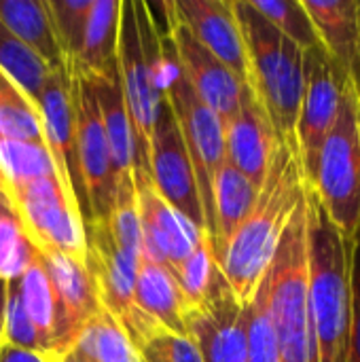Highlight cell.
<instances>
[{
	"mask_svg": "<svg viewBox=\"0 0 360 362\" xmlns=\"http://www.w3.org/2000/svg\"><path fill=\"white\" fill-rule=\"evenodd\" d=\"M55 174L53 161L42 144L0 142V185H17L38 176Z\"/></svg>",
	"mask_w": 360,
	"mask_h": 362,
	"instance_id": "33",
	"label": "cell"
},
{
	"mask_svg": "<svg viewBox=\"0 0 360 362\" xmlns=\"http://www.w3.org/2000/svg\"><path fill=\"white\" fill-rule=\"evenodd\" d=\"M117 70L134 134V172L149 174L151 136L163 100V45L149 2H121Z\"/></svg>",
	"mask_w": 360,
	"mask_h": 362,
	"instance_id": "3",
	"label": "cell"
},
{
	"mask_svg": "<svg viewBox=\"0 0 360 362\" xmlns=\"http://www.w3.org/2000/svg\"><path fill=\"white\" fill-rule=\"evenodd\" d=\"M187 325L204 362H248L244 305L225 278L204 303L189 312Z\"/></svg>",
	"mask_w": 360,
	"mask_h": 362,
	"instance_id": "16",
	"label": "cell"
},
{
	"mask_svg": "<svg viewBox=\"0 0 360 362\" xmlns=\"http://www.w3.org/2000/svg\"><path fill=\"white\" fill-rule=\"evenodd\" d=\"M134 185L142 229V255L170 272H176L193 252L195 244L208 235L161 199L149 174L134 172Z\"/></svg>",
	"mask_w": 360,
	"mask_h": 362,
	"instance_id": "15",
	"label": "cell"
},
{
	"mask_svg": "<svg viewBox=\"0 0 360 362\" xmlns=\"http://www.w3.org/2000/svg\"><path fill=\"white\" fill-rule=\"evenodd\" d=\"M2 191L11 199L21 229L38 255H62L85 265L83 218L55 174L8 185Z\"/></svg>",
	"mask_w": 360,
	"mask_h": 362,
	"instance_id": "8",
	"label": "cell"
},
{
	"mask_svg": "<svg viewBox=\"0 0 360 362\" xmlns=\"http://www.w3.org/2000/svg\"><path fill=\"white\" fill-rule=\"evenodd\" d=\"M0 142L42 144V119L38 104L0 68Z\"/></svg>",
	"mask_w": 360,
	"mask_h": 362,
	"instance_id": "27",
	"label": "cell"
},
{
	"mask_svg": "<svg viewBox=\"0 0 360 362\" xmlns=\"http://www.w3.org/2000/svg\"><path fill=\"white\" fill-rule=\"evenodd\" d=\"M233 11L246 47V85L263 104L278 138L297 148L295 129L303 95L306 51L280 34L250 0H233Z\"/></svg>",
	"mask_w": 360,
	"mask_h": 362,
	"instance_id": "4",
	"label": "cell"
},
{
	"mask_svg": "<svg viewBox=\"0 0 360 362\" xmlns=\"http://www.w3.org/2000/svg\"><path fill=\"white\" fill-rule=\"evenodd\" d=\"M359 25H360V0H359Z\"/></svg>",
	"mask_w": 360,
	"mask_h": 362,
	"instance_id": "41",
	"label": "cell"
},
{
	"mask_svg": "<svg viewBox=\"0 0 360 362\" xmlns=\"http://www.w3.org/2000/svg\"><path fill=\"white\" fill-rule=\"evenodd\" d=\"M310 189L335 229L354 242L360 233V89L350 76Z\"/></svg>",
	"mask_w": 360,
	"mask_h": 362,
	"instance_id": "6",
	"label": "cell"
},
{
	"mask_svg": "<svg viewBox=\"0 0 360 362\" xmlns=\"http://www.w3.org/2000/svg\"><path fill=\"white\" fill-rule=\"evenodd\" d=\"M38 110L42 119V136L45 148L53 161L55 176L68 197L79 206L83 227L87 221V204L85 191L79 172V157H76V125H74V108L70 98V83L66 66L51 70L42 93L38 98Z\"/></svg>",
	"mask_w": 360,
	"mask_h": 362,
	"instance_id": "14",
	"label": "cell"
},
{
	"mask_svg": "<svg viewBox=\"0 0 360 362\" xmlns=\"http://www.w3.org/2000/svg\"><path fill=\"white\" fill-rule=\"evenodd\" d=\"M250 4L301 51L323 49L320 36L303 6V0H250Z\"/></svg>",
	"mask_w": 360,
	"mask_h": 362,
	"instance_id": "31",
	"label": "cell"
},
{
	"mask_svg": "<svg viewBox=\"0 0 360 362\" xmlns=\"http://www.w3.org/2000/svg\"><path fill=\"white\" fill-rule=\"evenodd\" d=\"M346 78L348 76L333 64L325 49L306 51L303 95L297 117L295 144L308 187L314 180L320 148L335 125Z\"/></svg>",
	"mask_w": 360,
	"mask_h": 362,
	"instance_id": "11",
	"label": "cell"
},
{
	"mask_svg": "<svg viewBox=\"0 0 360 362\" xmlns=\"http://www.w3.org/2000/svg\"><path fill=\"white\" fill-rule=\"evenodd\" d=\"M142 352L153 354L161 362H204L191 337H180L166 329L161 333H157Z\"/></svg>",
	"mask_w": 360,
	"mask_h": 362,
	"instance_id": "36",
	"label": "cell"
},
{
	"mask_svg": "<svg viewBox=\"0 0 360 362\" xmlns=\"http://www.w3.org/2000/svg\"><path fill=\"white\" fill-rule=\"evenodd\" d=\"M0 362H51L49 356H45L42 352H34V350H21L15 346H0Z\"/></svg>",
	"mask_w": 360,
	"mask_h": 362,
	"instance_id": "38",
	"label": "cell"
},
{
	"mask_svg": "<svg viewBox=\"0 0 360 362\" xmlns=\"http://www.w3.org/2000/svg\"><path fill=\"white\" fill-rule=\"evenodd\" d=\"M121 2L93 0L81 49L66 68L79 72L89 83H117V36Z\"/></svg>",
	"mask_w": 360,
	"mask_h": 362,
	"instance_id": "21",
	"label": "cell"
},
{
	"mask_svg": "<svg viewBox=\"0 0 360 362\" xmlns=\"http://www.w3.org/2000/svg\"><path fill=\"white\" fill-rule=\"evenodd\" d=\"M161 32V30H159ZM163 45V95L174 112L180 136L185 140L189 159L193 163L199 202L204 210L206 233L212 244V180L221 163L227 159L225 153V129L221 119L202 102L185 76L168 36L161 32Z\"/></svg>",
	"mask_w": 360,
	"mask_h": 362,
	"instance_id": "7",
	"label": "cell"
},
{
	"mask_svg": "<svg viewBox=\"0 0 360 362\" xmlns=\"http://www.w3.org/2000/svg\"><path fill=\"white\" fill-rule=\"evenodd\" d=\"M45 2L66 66L76 57L81 49L93 0H45Z\"/></svg>",
	"mask_w": 360,
	"mask_h": 362,
	"instance_id": "34",
	"label": "cell"
},
{
	"mask_svg": "<svg viewBox=\"0 0 360 362\" xmlns=\"http://www.w3.org/2000/svg\"><path fill=\"white\" fill-rule=\"evenodd\" d=\"M149 176L161 199L168 206H172L178 214H182L193 227L206 233L204 210L199 202L193 163L189 159L185 140L180 136L178 123L174 119V112L166 95L159 104L157 121L151 136Z\"/></svg>",
	"mask_w": 360,
	"mask_h": 362,
	"instance_id": "12",
	"label": "cell"
},
{
	"mask_svg": "<svg viewBox=\"0 0 360 362\" xmlns=\"http://www.w3.org/2000/svg\"><path fill=\"white\" fill-rule=\"evenodd\" d=\"M163 8L168 11V28L163 34L168 36L185 76L189 78L202 102L221 119L225 127L240 108L246 83H242L212 51H208L195 38L189 25L178 17L174 2H163Z\"/></svg>",
	"mask_w": 360,
	"mask_h": 362,
	"instance_id": "13",
	"label": "cell"
},
{
	"mask_svg": "<svg viewBox=\"0 0 360 362\" xmlns=\"http://www.w3.org/2000/svg\"><path fill=\"white\" fill-rule=\"evenodd\" d=\"M74 348L89 362L140 361V352L134 348L125 331L104 308L85 325Z\"/></svg>",
	"mask_w": 360,
	"mask_h": 362,
	"instance_id": "28",
	"label": "cell"
},
{
	"mask_svg": "<svg viewBox=\"0 0 360 362\" xmlns=\"http://www.w3.org/2000/svg\"><path fill=\"white\" fill-rule=\"evenodd\" d=\"M0 68L25 91V95L32 102H38L51 70L38 55H34L23 42H19L2 23H0Z\"/></svg>",
	"mask_w": 360,
	"mask_h": 362,
	"instance_id": "30",
	"label": "cell"
},
{
	"mask_svg": "<svg viewBox=\"0 0 360 362\" xmlns=\"http://www.w3.org/2000/svg\"><path fill=\"white\" fill-rule=\"evenodd\" d=\"M306 191L297 148L280 140L252 208L219 257L221 272L242 305L252 299Z\"/></svg>",
	"mask_w": 360,
	"mask_h": 362,
	"instance_id": "1",
	"label": "cell"
},
{
	"mask_svg": "<svg viewBox=\"0 0 360 362\" xmlns=\"http://www.w3.org/2000/svg\"><path fill=\"white\" fill-rule=\"evenodd\" d=\"M178 17L242 83H248L246 47L233 0H174Z\"/></svg>",
	"mask_w": 360,
	"mask_h": 362,
	"instance_id": "19",
	"label": "cell"
},
{
	"mask_svg": "<svg viewBox=\"0 0 360 362\" xmlns=\"http://www.w3.org/2000/svg\"><path fill=\"white\" fill-rule=\"evenodd\" d=\"M257 193L259 187H255L238 168L227 159L221 163L212 180V248L216 259L246 218Z\"/></svg>",
	"mask_w": 360,
	"mask_h": 362,
	"instance_id": "23",
	"label": "cell"
},
{
	"mask_svg": "<svg viewBox=\"0 0 360 362\" xmlns=\"http://www.w3.org/2000/svg\"><path fill=\"white\" fill-rule=\"evenodd\" d=\"M138 362H161L159 358H155L153 354H149V352H140V361Z\"/></svg>",
	"mask_w": 360,
	"mask_h": 362,
	"instance_id": "40",
	"label": "cell"
},
{
	"mask_svg": "<svg viewBox=\"0 0 360 362\" xmlns=\"http://www.w3.org/2000/svg\"><path fill=\"white\" fill-rule=\"evenodd\" d=\"M51 362H89V361H87V358H85V356H83V354H81V352H79V350L72 346L70 350H66L64 354L55 356V358H53Z\"/></svg>",
	"mask_w": 360,
	"mask_h": 362,
	"instance_id": "39",
	"label": "cell"
},
{
	"mask_svg": "<svg viewBox=\"0 0 360 362\" xmlns=\"http://www.w3.org/2000/svg\"><path fill=\"white\" fill-rule=\"evenodd\" d=\"M34 257L36 250L28 242L13 204L0 187V280L19 278Z\"/></svg>",
	"mask_w": 360,
	"mask_h": 362,
	"instance_id": "32",
	"label": "cell"
},
{
	"mask_svg": "<svg viewBox=\"0 0 360 362\" xmlns=\"http://www.w3.org/2000/svg\"><path fill=\"white\" fill-rule=\"evenodd\" d=\"M172 274L178 280L191 308H197L199 303H204L212 295V291L219 286V282L225 278L208 238H202L195 244L193 252Z\"/></svg>",
	"mask_w": 360,
	"mask_h": 362,
	"instance_id": "29",
	"label": "cell"
},
{
	"mask_svg": "<svg viewBox=\"0 0 360 362\" xmlns=\"http://www.w3.org/2000/svg\"><path fill=\"white\" fill-rule=\"evenodd\" d=\"M325 53L360 89L359 0H303Z\"/></svg>",
	"mask_w": 360,
	"mask_h": 362,
	"instance_id": "20",
	"label": "cell"
},
{
	"mask_svg": "<svg viewBox=\"0 0 360 362\" xmlns=\"http://www.w3.org/2000/svg\"><path fill=\"white\" fill-rule=\"evenodd\" d=\"M76 125V157L85 191L87 221H106L115 202V172L110 148L93 85L79 72L66 68Z\"/></svg>",
	"mask_w": 360,
	"mask_h": 362,
	"instance_id": "10",
	"label": "cell"
},
{
	"mask_svg": "<svg viewBox=\"0 0 360 362\" xmlns=\"http://www.w3.org/2000/svg\"><path fill=\"white\" fill-rule=\"evenodd\" d=\"M38 259L42 261L55 293L57 346L59 354H64L76 344L85 325L102 310L100 295L87 265L62 255H38Z\"/></svg>",
	"mask_w": 360,
	"mask_h": 362,
	"instance_id": "18",
	"label": "cell"
},
{
	"mask_svg": "<svg viewBox=\"0 0 360 362\" xmlns=\"http://www.w3.org/2000/svg\"><path fill=\"white\" fill-rule=\"evenodd\" d=\"M223 129L227 161L238 168L255 187H261L280 138L263 104L248 85H244L238 112Z\"/></svg>",
	"mask_w": 360,
	"mask_h": 362,
	"instance_id": "17",
	"label": "cell"
},
{
	"mask_svg": "<svg viewBox=\"0 0 360 362\" xmlns=\"http://www.w3.org/2000/svg\"><path fill=\"white\" fill-rule=\"evenodd\" d=\"M91 85H93V91L98 98V106H100V115H102L108 148H110L115 187H117L119 182L134 180L136 153H134L132 123H129V115L125 108V100H123L119 81L110 83V85L108 83H91Z\"/></svg>",
	"mask_w": 360,
	"mask_h": 362,
	"instance_id": "25",
	"label": "cell"
},
{
	"mask_svg": "<svg viewBox=\"0 0 360 362\" xmlns=\"http://www.w3.org/2000/svg\"><path fill=\"white\" fill-rule=\"evenodd\" d=\"M2 344L15 346L21 350L42 352L38 337L30 325L28 312L23 308L17 278L6 282V297H4V312H2Z\"/></svg>",
	"mask_w": 360,
	"mask_h": 362,
	"instance_id": "35",
	"label": "cell"
},
{
	"mask_svg": "<svg viewBox=\"0 0 360 362\" xmlns=\"http://www.w3.org/2000/svg\"><path fill=\"white\" fill-rule=\"evenodd\" d=\"M308 191L293 214L276 255L263 276L267 314L276 333L280 362H312L308 280H310V238H308Z\"/></svg>",
	"mask_w": 360,
	"mask_h": 362,
	"instance_id": "5",
	"label": "cell"
},
{
	"mask_svg": "<svg viewBox=\"0 0 360 362\" xmlns=\"http://www.w3.org/2000/svg\"><path fill=\"white\" fill-rule=\"evenodd\" d=\"M352 301H354V322H352L350 362H360V233L352 244Z\"/></svg>",
	"mask_w": 360,
	"mask_h": 362,
	"instance_id": "37",
	"label": "cell"
},
{
	"mask_svg": "<svg viewBox=\"0 0 360 362\" xmlns=\"http://www.w3.org/2000/svg\"><path fill=\"white\" fill-rule=\"evenodd\" d=\"M136 299L140 310L161 329L180 337H191L187 318L193 308L189 305L178 280L168 267L146 259L144 255L136 272Z\"/></svg>",
	"mask_w": 360,
	"mask_h": 362,
	"instance_id": "22",
	"label": "cell"
},
{
	"mask_svg": "<svg viewBox=\"0 0 360 362\" xmlns=\"http://www.w3.org/2000/svg\"><path fill=\"white\" fill-rule=\"evenodd\" d=\"M85 265L95 282L102 308L119 322L129 341L142 352L163 329L140 310L136 299L138 263L115 242L106 221L85 223Z\"/></svg>",
	"mask_w": 360,
	"mask_h": 362,
	"instance_id": "9",
	"label": "cell"
},
{
	"mask_svg": "<svg viewBox=\"0 0 360 362\" xmlns=\"http://www.w3.org/2000/svg\"><path fill=\"white\" fill-rule=\"evenodd\" d=\"M23 308L28 312L30 325L38 337L40 350L49 361H53L59 354L57 346V301L51 286V280L47 276V269L38 255L32 259V263L25 267V272L17 278Z\"/></svg>",
	"mask_w": 360,
	"mask_h": 362,
	"instance_id": "26",
	"label": "cell"
},
{
	"mask_svg": "<svg viewBox=\"0 0 360 362\" xmlns=\"http://www.w3.org/2000/svg\"><path fill=\"white\" fill-rule=\"evenodd\" d=\"M0 23L38 55L49 70L64 68V55L45 0H0Z\"/></svg>",
	"mask_w": 360,
	"mask_h": 362,
	"instance_id": "24",
	"label": "cell"
},
{
	"mask_svg": "<svg viewBox=\"0 0 360 362\" xmlns=\"http://www.w3.org/2000/svg\"><path fill=\"white\" fill-rule=\"evenodd\" d=\"M310 280L308 312L312 362H350L352 348V244L346 240L308 187Z\"/></svg>",
	"mask_w": 360,
	"mask_h": 362,
	"instance_id": "2",
	"label": "cell"
}]
</instances>
